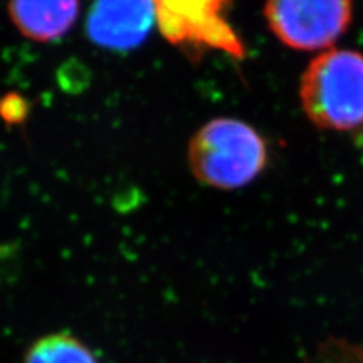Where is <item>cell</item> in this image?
<instances>
[{"mask_svg":"<svg viewBox=\"0 0 363 363\" xmlns=\"http://www.w3.org/2000/svg\"><path fill=\"white\" fill-rule=\"evenodd\" d=\"M188 159L192 173L201 184L238 189L264 172L268 153L262 136L247 123L217 118L192 136Z\"/></svg>","mask_w":363,"mask_h":363,"instance_id":"cell-1","label":"cell"},{"mask_svg":"<svg viewBox=\"0 0 363 363\" xmlns=\"http://www.w3.org/2000/svg\"><path fill=\"white\" fill-rule=\"evenodd\" d=\"M303 111L315 126L351 130L363 124V55L325 50L301 77Z\"/></svg>","mask_w":363,"mask_h":363,"instance_id":"cell-2","label":"cell"},{"mask_svg":"<svg viewBox=\"0 0 363 363\" xmlns=\"http://www.w3.org/2000/svg\"><path fill=\"white\" fill-rule=\"evenodd\" d=\"M265 17L272 33L295 50L327 49L348 29L351 0H267Z\"/></svg>","mask_w":363,"mask_h":363,"instance_id":"cell-3","label":"cell"},{"mask_svg":"<svg viewBox=\"0 0 363 363\" xmlns=\"http://www.w3.org/2000/svg\"><path fill=\"white\" fill-rule=\"evenodd\" d=\"M230 0H153L156 23L173 44L191 49L221 50L244 58L245 49L223 17Z\"/></svg>","mask_w":363,"mask_h":363,"instance_id":"cell-4","label":"cell"},{"mask_svg":"<svg viewBox=\"0 0 363 363\" xmlns=\"http://www.w3.org/2000/svg\"><path fill=\"white\" fill-rule=\"evenodd\" d=\"M156 23L153 0H96L89 11V38L106 49H132L149 35Z\"/></svg>","mask_w":363,"mask_h":363,"instance_id":"cell-5","label":"cell"},{"mask_svg":"<svg viewBox=\"0 0 363 363\" xmlns=\"http://www.w3.org/2000/svg\"><path fill=\"white\" fill-rule=\"evenodd\" d=\"M9 14L23 35L49 43L64 37L74 25L79 0H11Z\"/></svg>","mask_w":363,"mask_h":363,"instance_id":"cell-6","label":"cell"},{"mask_svg":"<svg viewBox=\"0 0 363 363\" xmlns=\"http://www.w3.org/2000/svg\"><path fill=\"white\" fill-rule=\"evenodd\" d=\"M25 363H99V360L73 335L53 333L38 339L29 348Z\"/></svg>","mask_w":363,"mask_h":363,"instance_id":"cell-7","label":"cell"},{"mask_svg":"<svg viewBox=\"0 0 363 363\" xmlns=\"http://www.w3.org/2000/svg\"><path fill=\"white\" fill-rule=\"evenodd\" d=\"M28 101L21 96L11 93L0 99V118L6 124H20L28 117Z\"/></svg>","mask_w":363,"mask_h":363,"instance_id":"cell-8","label":"cell"}]
</instances>
